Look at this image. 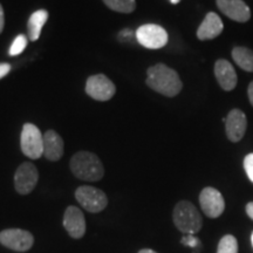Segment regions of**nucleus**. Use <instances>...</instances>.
<instances>
[{
  "label": "nucleus",
  "instance_id": "f257e3e1",
  "mask_svg": "<svg viewBox=\"0 0 253 253\" xmlns=\"http://www.w3.org/2000/svg\"><path fill=\"white\" fill-rule=\"evenodd\" d=\"M147 84L151 89L168 97H173L182 90L179 75L164 63H157L147 71Z\"/></svg>",
  "mask_w": 253,
  "mask_h": 253
},
{
  "label": "nucleus",
  "instance_id": "f03ea898",
  "mask_svg": "<svg viewBox=\"0 0 253 253\" xmlns=\"http://www.w3.org/2000/svg\"><path fill=\"white\" fill-rule=\"evenodd\" d=\"M71 170L77 178L87 182H97L104 175L100 158L89 151H79L72 157Z\"/></svg>",
  "mask_w": 253,
  "mask_h": 253
},
{
  "label": "nucleus",
  "instance_id": "7ed1b4c3",
  "mask_svg": "<svg viewBox=\"0 0 253 253\" xmlns=\"http://www.w3.org/2000/svg\"><path fill=\"white\" fill-rule=\"evenodd\" d=\"M177 229L185 235H195L203 226V218L191 202L181 201L176 204L172 213Z\"/></svg>",
  "mask_w": 253,
  "mask_h": 253
},
{
  "label": "nucleus",
  "instance_id": "20e7f679",
  "mask_svg": "<svg viewBox=\"0 0 253 253\" xmlns=\"http://www.w3.org/2000/svg\"><path fill=\"white\" fill-rule=\"evenodd\" d=\"M75 198L88 212L97 213L108 205V198L102 190L89 185H82L75 191Z\"/></svg>",
  "mask_w": 253,
  "mask_h": 253
},
{
  "label": "nucleus",
  "instance_id": "39448f33",
  "mask_svg": "<svg viewBox=\"0 0 253 253\" xmlns=\"http://www.w3.org/2000/svg\"><path fill=\"white\" fill-rule=\"evenodd\" d=\"M21 151L25 156L38 160L43 155V136L37 126L26 123L23 126L20 137Z\"/></svg>",
  "mask_w": 253,
  "mask_h": 253
},
{
  "label": "nucleus",
  "instance_id": "423d86ee",
  "mask_svg": "<svg viewBox=\"0 0 253 253\" xmlns=\"http://www.w3.org/2000/svg\"><path fill=\"white\" fill-rule=\"evenodd\" d=\"M135 37L138 43L149 49L162 48L167 45L169 39L167 31L160 25L155 24L142 25L135 32Z\"/></svg>",
  "mask_w": 253,
  "mask_h": 253
},
{
  "label": "nucleus",
  "instance_id": "0eeeda50",
  "mask_svg": "<svg viewBox=\"0 0 253 253\" xmlns=\"http://www.w3.org/2000/svg\"><path fill=\"white\" fill-rule=\"evenodd\" d=\"M33 236L26 230L7 229L0 232V244L13 251H28L33 246Z\"/></svg>",
  "mask_w": 253,
  "mask_h": 253
},
{
  "label": "nucleus",
  "instance_id": "6e6552de",
  "mask_svg": "<svg viewBox=\"0 0 253 253\" xmlns=\"http://www.w3.org/2000/svg\"><path fill=\"white\" fill-rule=\"evenodd\" d=\"M199 204L205 216L209 218H218L225 210V201L217 189L208 186L202 190L199 195Z\"/></svg>",
  "mask_w": 253,
  "mask_h": 253
},
{
  "label": "nucleus",
  "instance_id": "1a4fd4ad",
  "mask_svg": "<svg viewBox=\"0 0 253 253\" xmlns=\"http://www.w3.org/2000/svg\"><path fill=\"white\" fill-rule=\"evenodd\" d=\"M115 84L106 75L96 74L88 78L86 84V93L91 99L96 101H108L115 94Z\"/></svg>",
  "mask_w": 253,
  "mask_h": 253
},
{
  "label": "nucleus",
  "instance_id": "9d476101",
  "mask_svg": "<svg viewBox=\"0 0 253 253\" xmlns=\"http://www.w3.org/2000/svg\"><path fill=\"white\" fill-rule=\"evenodd\" d=\"M38 179H39V172H38L37 167L30 162H25L15 171V190L20 195H28L36 188Z\"/></svg>",
  "mask_w": 253,
  "mask_h": 253
},
{
  "label": "nucleus",
  "instance_id": "9b49d317",
  "mask_svg": "<svg viewBox=\"0 0 253 253\" xmlns=\"http://www.w3.org/2000/svg\"><path fill=\"white\" fill-rule=\"evenodd\" d=\"M63 226L72 238L80 239L86 233V219L80 209L77 207H68L63 216Z\"/></svg>",
  "mask_w": 253,
  "mask_h": 253
},
{
  "label": "nucleus",
  "instance_id": "f8f14e48",
  "mask_svg": "<svg viewBox=\"0 0 253 253\" xmlns=\"http://www.w3.org/2000/svg\"><path fill=\"white\" fill-rule=\"evenodd\" d=\"M248 120L246 115L240 109H232L225 120V131L231 142H239L244 137Z\"/></svg>",
  "mask_w": 253,
  "mask_h": 253
},
{
  "label": "nucleus",
  "instance_id": "ddd939ff",
  "mask_svg": "<svg viewBox=\"0 0 253 253\" xmlns=\"http://www.w3.org/2000/svg\"><path fill=\"white\" fill-rule=\"evenodd\" d=\"M218 8L231 20L246 23L251 18V11L243 0H216Z\"/></svg>",
  "mask_w": 253,
  "mask_h": 253
},
{
  "label": "nucleus",
  "instance_id": "4468645a",
  "mask_svg": "<svg viewBox=\"0 0 253 253\" xmlns=\"http://www.w3.org/2000/svg\"><path fill=\"white\" fill-rule=\"evenodd\" d=\"M214 75L221 87V89L225 91L233 90L237 86V73L231 65V62L227 60L219 59L217 60L216 65H214Z\"/></svg>",
  "mask_w": 253,
  "mask_h": 253
},
{
  "label": "nucleus",
  "instance_id": "2eb2a0df",
  "mask_svg": "<svg viewBox=\"0 0 253 253\" xmlns=\"http://www.w3.org/2000/svg\"><path fill=\"white\" fill-rule=\"evenodd\" d=\"M224 30V25L219 15L213 12L207 14L203 23L197 30V38L199 40H211L217 38Z\"/></svg>",
  "mask_w": 253,
  "mask_h": 253
},
{
  "label": "nucleus",
  "instance_id": "dca6fc26",
  "mask_svg": "<svg viewBox=\"0 0 253 253\" xmlns=\"http://www.w3.org/2000/svg\"><path fill=\"white\" fill-rule=\"evenodd\" d=\"M63 155L62 137L54 130H47L43 135V156L48 161H59Z\"/></svg>",
  "mask_w": 253,
  "mask_h": 253
},
{
  "label": "nucleus",
  "instance_id": "f3484780",
  "mask_svg": "<svg viewBox=\"0 0 253 253\" xmlns=\"http://www.w3.org/2000/svg\"><path fill=\"white\" fill-rule=\"evenodd\" d=\"M47 19H48V12L46 9H39L31 15L27 23L28 39L31 41H37L39 39L41 30L46 24Z\"/></svg>",
  "mask_w": 253,
  "mask_h": 253
},
{
  "label": "nucleus",
  "instance_id": "a211bd4d",
  "mask_svg": "<svg viewBox=\"0 0 253 253\" xmlns=\"http://www.w3.org/2000/svg\"><path fill=\"white\" fill-rule=\"evenodd\" d=\"M232 59L243 71L253 72V50L246 47H235L232 49Z\"/></svg>",
  "mask_w": 253,
  "mask_h": 253
},
{
  "label": "nucleus",
  "instance_id": "6ab92c4d",
  "mask_svg": "<svg viewBox=\"0 0 253 253\" xmlns=\"http://www.w3.org/2000/svg\"><path fill=\"white\" fill-rule=\"evenodd\" d=\"M107 7L120 13H131L136 8L135 0H103Z\"/></svg>",
  "mask_w": 253,
  "mask_h": 253
},
{
  "label": "nucleus",
  "instance_id": "aec40b11",
  "mask_svg": "<svg viewBox=\"0 0 253 253\" xmlns=\"http://www.w3.org/2000/svg\"><path fill=\"white\" fill-rule=\"evenodd\" d=\"M217 253H238V242L236 237L226 235L219 240Z\"/></svg>",
  "mask_w": 253,
  "mask_h": 253
},
{
  "label": "nucleus",
  "instance_id": "412c9836",
  "mask_svg": "<svg viewBox=\"0 0 253 253\" xmlns=\"http://www.w3.org/2000/svg\"><path fill=\"white\" fill-rule=\"evenodd\" d=\"M26 47H27L26 36H24V34H19V36L14 39L11 47H9V55L11 56L19 55L25 48H26Z\"/></svg>",
  "mask_w": 253,
  "mask_h": 253
},
{
  "label": "nucleus",
  "instance_id": "4be33fe9",
  "mask_svg": "<svg viewBox=\"0 0 253 253\" xmlns=\"http://www.w3.org/2000/svg\"><path fill=\"white\" fill-rule=\"evenodd\" d=\"M244 169L249 179L253 183V154H249L244 158Z\"/></svg>",
  "mask_w": 253,
  "mask_h": 253
},
{
  "label": "nucleus",
  "instance_id": "5701e85b",
  "mask_svg": "<svg viewBox=\"0 0 253 253\" xmlns=\"http://www.w3.org/2000/svg\"><path fill=\"white\" fill-rule=\"evenodd\" d=\"M181 243L183 245L189 246V248H196L199 245V239L194 235H185L181 239Z\"/></svg>",
  "mask_w": 253,
  "mask_h": 253
},
{
  "label": "nucleus",
  "instance_id": "b1692460",
  "mask_svg": "<svg viewBox=\"0 0 253 253\" xmlns=\"http://www.w3.org/2000/svg\"><path fill=\"white\" fill-rule=\"evenodd\" d=\"M134 36H135L134 32H132L131 30H128V28H126V30H123L119 33V39L123 41V42H126V41L130 40Z\"/></svg>",
  "mask_w": 253,
  "mask_h": 253
},
{
  "label": "nucleus",
  "instance_id": "393cba45",
  "mask_svg": "<svg viewBox=\"0 0 253 253\" xmlns=\"http://www.w3.org/2000/svg\"><path fill=\"white\" fill-rule=\"evenodd\" d=\"M11 71V66L8 63H0V79H2Z\"/></svg>",
  "mask_w": 253,
  "mask_h": 253
},
{
  "label": "nucleus",
  "instance_id": "a878e982",
  "mask_svg": "<svg viewBox=\"0 0 253 253\" xmlns=\"http://www.w3.org/2000/svg\"><path fill=\"white\" fill-rule=\"evenodd\" d=\"M4 25H5L4 9H2V6L0 5V33H1L2 30H4Z\"/></svg>",
  "mask_w": 253,
  "mask_h": 253
},
{
  "label": "nucleus",
  "instance_id": "bb28decb",
  "mask_svg": "<svg viewBox=\"0 0 253 253\" xmlns=\"http://www.w3.org/2000/svg\"><path fill=\"white\" fill-rule=\"evenodd\" d=\"M246 213H248V216L253 220V202H250V203L246 205Z\"/></svg>",
  "mask_w": 253,
  "mask_h": 253
},
{
  "label": "nucleus",
  "instance_id": "cd10ccee",
  "mask_svg": "<svg viewBox=\"0 0 253 253\" xmlns=\"http://www.w3.org/2000/svg\"><path fill=\"white\" fill-rule=\"evenodd\" d=\"M248 95H249V100H250V103L253 106V81L251 84H249V88H248Z\"/></svg>",
  "mask_w": 253,
  "mask_h": 253
},
{
  "label": "nucleus",
  "instance_id": "c85d7f7f",
  "mask_svg": "<svg viewBox=\"0 0 253 253\" xmlns=\"http://www.w3.org/2000/svg\"><path fill=\"white\" fill-rule=\"evenodd\" d=\"M138 253H157V252H155L150 249H143V250H141V251H138Z\"/></svg>",
  "mask_w": 253,
  "mask_h": 253
},
{
  "label": "nucleus",
  "instance_id": "c756f323",
  "mask_svg": "<svg viewBox=\"0 0 253 253\" xmlns=\"http://www.w3.org/2000/svg\"><path fill=\"white\" fill-rule=\"evenodd\" d=\"M179 1H181V0H170V2H171V4H178Z\"/></svg>",
  "mask_w": 253,
  "mask_h": 253
},
{
  "label": "nucleus",
  "instance_id": "7c9ffc66",
  "mask_svg": "<svg viewBox=\"0 0 253 253\" xmlns=\"http://www.w3.org/2000/svg\"><path fill=\"white\" fill-rule=\"evenodd\" d=\"M251 243H252V246H253V232H252V235H251Z\"/></svg>",
  "mask_w": 253,
  "mask_h": 253
}]
</instances>
